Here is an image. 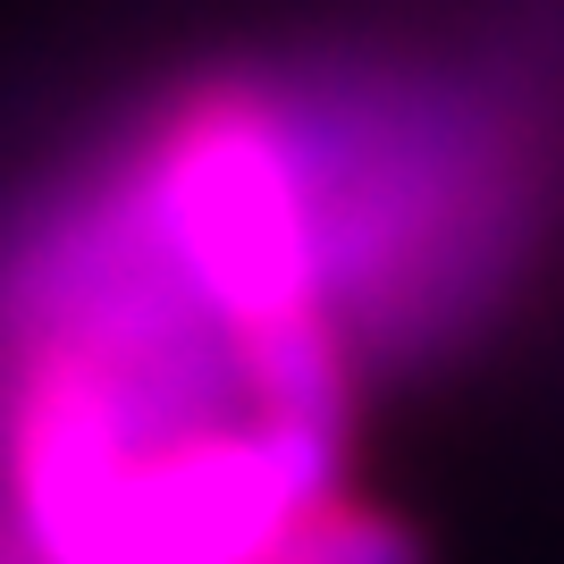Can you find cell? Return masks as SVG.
I'll list each match as a JSON object with an SVG mask.
<instances>
[{
	"instance_id": "1",
	"label": "cell",
	"mask_w": 564,
	"mask_h": 564,
	"mask_svg": "<svg viewBox=\"0 0 564 564\" xmlns=\"http://www.w3.org/2000/svg\"><path fill=\"white\" fill-rule=\"evenodd\" d=\"M337 455L346 447H312L286 430L169 447L118 471V489L59 564H245L286 514L329 497Z\"/></svg>"
},
{
	"instance_id": "2",
	"label": "cell",
	"mask_w": 564,
	"mask_h": 564,
	"mask_svg": "<svg viewBox=\"0 0 564 564\" xmlns=\"http://www.w3.org/2000/svg\"><path fill=\"white\" fill-rule=\"evenodd\" d=\"M169 228L186 245L194 279L212 286L245 329L312 304V228L295 203L279 135L245 101H203L161 169Z\"/></svg>"
},
{
	"instance_id": "3",
	"label": "cell",
	"mask_w": 564,
	"mask_h": 564,
	"mask_svg": "<svg viewBox=\"0 0 564 564\" xmlns=\"http://www.w3.org/2000/svg\"><path fill=\"white\" fill-rule=\"evenodd\" d=\"M245 371L261 397V430L312 438V447H346V346L329 337L321 312H279L245 329Z\"/></svg>"
},
{
	"instance_id": "4",
	"label": "cell",
	"mask_w": 564,
	"mask_h": 564,
	"mask_svg": "<svg viewBox=\"0 0 564 564\" xmlns=\"http://www.w3.org/2000/svg\"><path fill=\"white\" fill-rule=\"evenodd\" d=\"M245 564H430L422 531L379 506H346V497H321L304 514H286L270 540Z\"/></svg>"
}]
</instances>
